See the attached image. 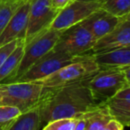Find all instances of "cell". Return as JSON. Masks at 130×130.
Returning a JSON list of instances; mask_svg holds the SVG:
<instances>
[{"instance_id":"6da1fadb","label":"cell","mask_w":130,"mask_h":130,"mask_svg":"<svg viewBox=\"0 0 130 130\" xmlns=\"http://www.w3.org/2000/svg\"><path fill=\"white\" fill-rule=\"evenodd\" d=\"M88 79L58 87H44L36 105L42 123L45 125L63 118H80L88 111L104 104L94 98L87 85Z\"/></svg>"},{"instance_id":"7a4b0ae2","label":"cell","mask_w":130,"mask_h":130,"mask_svg":"<svg viewBox=\"0 0 130 130\" xmlns=\"http://www.w3.org/2000/svg\"><path fill=\"white\" fill-rule=\"evenodd\" d=\"M44 86L37 82L0 83V104L18 107L22 112L36 108L42 98Z\"/></svg>"},{"instance_id":"3957f363","label":"cell","mask_w":130,"mask_h":130,"mask_svg":"<svg viewBox=\"0 0 130 130\" xmlns=\"http://www.w3.org/2000/svg\"><path fill=\"white\" fill-rule=\"evenodd\" d=\"M62 31L46 28L24 43V52L13 78L8 82H13L25 74L38 59L52 51L56 45Z\"/></svg>"},{"instance_id":"277c9868","label":"cell","mask_w":130,"mask_h":130,"mask_svg":"<svg viewBox=\"0 0 130 130\" xmlns=\"http://www.w3.org/2000/svg\"><path fill=\"white\" fill-rule=\"evenodd\" d=\"M99 70L92 55L87 54L80 60L69 64L54 74L34 82L40 83L44 87H58L84 80L93 76Z\"/></svg>"},{"instance_id":"5b68a950","label":"cell","mask_w":130,"mask_h":130,"mask_svg":"<svg viewBox=\"0 0 130 130\" xmlns=\"http://www.w3.org/2000/svg\"><path fill=\"white\" fill-rule=\"evenodd\" d=\"M87 85L96 101L106 104L128 84L123 70L104 69L88 79Z\"/></svg>"},{"instance_id":"8992f818","label":"cell","mask_w":130,"mask_h":130,"mask_svg":"<svg viewBox=\"0 0 130 130\" xmlns=\"http://www.w3.org/2000/svg\"><path fill=\"white\" fill-rule=\"evenodd\" d=\"M85 55L74 56L63 52L52 50L38 59L28 70L15 82H34L47 77L62 67L83 58Z\"/></svg>"},{"instance_id":"52a82bcc","label":"cell","mask_w":130,"mask_h":130,"mask_svg":"<svg viewBox=\"0 0 130 130\" xmlns=\"http://www.w3.org/2000/svg\"><path fill=\"white\" fill-rule=\"evenodd\" d=\"M96 40L82 23H77L61 32L52 50L74 56L89 54Z\"/></svg>"},{"instance_id":"ba28073f","label":"cell","mask_w":130,"mask_h":130,"mask_svg":"<svg viewBox=\"0 0 130 130\" xmlns=\"http://www.w3.org/2000/svg\"><path fill=\"white\" fill-rule=\"evenodd\" d=\"M102 7L101 1H80L74 0L70 5L60 10L49 28L63 31L74 25L80 23L91 13Z\"/></svg>"},{"instance_id":"9c48e42d","label":"cell","mask_w":130,"mask_h":130,"mask_svg":"<svg viewBox=\"0 0 130 130\" xmlns=\"http://www.w3.org/2000/svg\"><path fill=\"white\" fill-rule=\"evenodd\" d=\"M58 13L52 5V0H31L28 21L24 36V43L46 28Z\"/></svg>"},{"instance_id":"30bf717a","label":"cell","mask_w":130,"mask_h":130,"mask_svg":"<svg viewBox=\"0 0 130 130\" xmlns=\"http://www.w3.org/2000/svg\"><path fill=\"white\" fill-rule=\"evenodd\" d=\"M130 45V12L120 17L118 24L108 35L98 40L89 55L109 52Z\"/></svg>"},{"instance_id":"8fae6325","label":"cell","mask_w":130,"mask_h":130,"mask_svg":"<svg viewBox=\"0 0 130 130\" xmlns=\"http://www.w3.org/2000/svg\"><path fill=\"white\" fill-rule=\"evenodd\" d=\"M31 0H25L16 9L6 27L0 34V47L16 39H24Z\"/></svg>"},{"instance_id":"7c38bea8","label":"cell","mask_w":130,"mask_h":130,"mask_svg":"<svg viewBox=\"0 0 130 130\" xmlns=\"http://www.w3.org/2000/svg\"><path fill=\"white\" fill-rule=\"evenodd\" d=\"M120 18L109 13L102 8L91 13L89 17L80 21L82 25L92 34L95 39H101L108 35L118 24Z\"/></svg>"},{"instance_id":"4fadbf2b","label":"cell","mask_w":130,"mask_h":130,"mask_svg":"<svg viewBox=\"0 0 130 130\" xmlns=\"http://www.w3.org/2000/svg\"><path fill=\"white\" fill-rule=\"evenodd\" d=\"M100 70L124 69L130 67V45L92 55Z\"/></svg>"},{"instance_id":"5bb4252c","label":"cell","mask_w":130,"mask_h":130,"mask_svg":"<svg viewBox=\"0 0 130 130\" xmlns=\"http://www.w3.org/2000/svg\"><path fill=\"white\" fill-rule=\"evenodd\" d=\"M24 52V40L21 39L16 48L0 67V83L8 82L13 78Z\"/></svg>"},{"instance_id":"9a60e30c","label":"cell","mask_w":130,"mask_h":130,"mask_svg":"<svg viewBox=\"0 0 130 130\" xmlns=\"http://www.w3.org/2000/svg\"><path fill=\"white\" fill-rule=\"evenodd\" d=\"M82 116L87 121V130H104L112 119L106 104L88 111Z\"/></svg>"},{"instance_id":"2e32d148","label":"cell","mask_w":130,"mask_h":130,"mask_svg":"<svg viewBox=\"0 0 130 130\" xmlns=\"http://www.w3.org/2000/svg\"><path fill=\"white\" fill-rule=\"evenodd\" d=\"M42 120L37 108L22 112L8 130H40Z\"/></svg>"},{"instance_id":"e0dca14e","label":"cell","mask_w":130,"mask_h":130,"mask_svg":"<svg viewBox=\"0 0 130 130\" xmlns=\"http://www.w3.org/2000/svg\"><path fill=\"white\" fill-rule=\"evenodd\" d=\"M112 119H115L124 127H130V100L112 98L106 103Z\"/></svg>"},{"instance_id":"ac0fdd59","label":"cell","mask_w":130,"mask_h":130,"mask_svg":"<svg viewBox=\"0 0 130 130\" xmlns=\"http://www.w3.org/2000/svg\"><path fill=\"white\" fill-rule=\"evenodd\" d=\"M103 10L117 17H123L130 12V0H102Z\"/></svg>"},{"instance_id":"d6986e66","label":"cell","mask_w":130,"mask_h":130,"mask_svg":"<svg viewBox=\"0 0 130 130\" xmlns=\"http://www.w3.org/2000/svg\"><path fill=\"white\" fill-rule=\"evenodd\" d=\"M21 113L22 111L15 106L0 105V129L8 130Z\"/></svg>"},{"instance_id":"ffe728a7","label":"cell","mask_w":130,"mask_h":130,"mask_svg":"<svg viewBox=\"0 0 130 130\" xmlns=\"http://www.w3.org/2000/svg\"><path fill=\"white\" fill-rule=\"evenodd\" d=\"M21 3L16 0H0V34Z\"/></svg>"},{"instance_id":"44dd1931","label":"cell","mask_w":130,"mask_h":130,"mask_svg":"<svg viewBox=\"0 0 130 130\" xmlns=\"http://www.w3.org/2000/svg\"><path fill=\"white\" fill-rule=\"evenodd\" d=\"M78 118H63L45 124L42 130H74Z\"/></svg>"},{"instance_id":"7402d4cb","label":"cell","mask_w":130,"mask_h":130,"mask_svg":"<svg viewBox=\"0 0 130 130\" xmlns=\"http://www.w3.org/2000/svg\"><path fill=\"white\" fill-rule=\"evenodd\" d=\"M21 39H16L13 41L9 42L6 44H4L0 47V67L2 66V64L5 62V60L8 58V56L12 52V51L16 48V46L18 45V43H20Z\"/></svg>"},{"instance_id":"603a6c76","label":"cell","mask_w":130,"mask_h":130,"mask_svg":"<svg viewBox=\"0 0 130 130\" xmlns=\"http://www.w3.org/2000/svg\"><path fill=\"white\" fill-rule=\"evenodd\" d=\"M74 0H52V5L55 10L58 11L64 9L66 6L70 5Z\"/></svg>"},{"instance_id":"cb8c5ba5","label":"cell","mask_w":130,"mask_h":130,"mask_svg":"<svg viewBox=\"0 0 130 130\" xmlns=\"http://www.w3.org/2000/svg\"><path fill=\"white\" fill-rule=\"evenodd\" d=\"M104 130H124V126L115 119H111Z\"/></svg>"},{"instance_id":"d4e9b609","label":"cell","mask_w":130,"mask_h":130,"mask_svg":"<svg viewBox=\"0 0 130 130\" xmlns=\"http://www.w3.org/2000/svg\"><path fill=\"white\" fill-rule=\"evenodd\" d=\"M113 98L120 100H130V85L126 86L124 89H122Z\"/></svg>"},{"instance_id":"484cf974","label":"cell","mask_w":130,"mask_h":130,"mask_svg":"<svg viewBox=\"0 0 130 130\" xmlns=\"http://www.w3.org/2000/svg\"><path fill=\"white\" fill-rule=\"evenodd\" d=\"M86 127H87L86 119L83 116H80V118H78V120L76 122L75 126H74V130H86Z\"/></svg>"},{"instance_id":"4316f807","label":"cell","mask_w":130,"mask_h":130,"mask_svg":"<svg viewBox=\"0 0 130 130\" xmlns=\"http://www.w3.org/2000/svg\"><path fill=\"white\" fill-rule=\"evenodd\" d=\"M122 70H123V73H124V74H125V77H126V80H127V84L130 85V67L122 69Z\"/></svg>"},{"instance_id":"83f0119b","label":"cell","mask_w":130,"mask_h":130,"mask_svg":"<svg viewBox=\"0 0 130 130\" xmlns=\"http://www.w3.org/2000/svg\"><path fill=\"white\" fill-rule=\"evenodd\" d=\"M80 1H89V2H92V1H101V0H80Z\"/></svg>"},{"instance_id":"f1b7e54d","label":"cell","mask_w":130,"mask_h":130,"mask_svg":"<svg viewBox=\"0 0 130 130\" xmlns=\"http://www.w3.org/2000/svg\"><path fill=\"white\" fill-rule=\"evenodd\" d=\"M16 1H18V2H21H21L25 1V0H16Z\"/></svg>"},{"instance_id":"f546056e","label":"cell","mask_w":130,"mask_h":130,"mask_svg":"<svg viewBox=\"0 0 130 130\" xmlns=\"http://www.w3.org/2000/svg\"><path fill=\"white\" fill-rule=\"evenodd\" d=\"M0 130H2V129H0Z\"/></svg>"},{"instance_id":"4dcf8cb0","label":"cell","mask_w":130,"mask_h":130,"mask_svg":"<svg viewBox=\"0 0 130 130\" xmlns=\"http://www.w3.org/2000/svg\"><path fill=\"white\" fill-rule=\"evenodd\" d=\"M0 105H1V104H0Z\"/></svg>"},{"instance_id":"1f68e13d","label":"cell","mask_w":130,"mask_h":130,"mask_svg":"<svg viewBox=\"0 0 130 130\" xmlns=\"http://www.w3.org/2000/svg\"><path fill=\"white\" fill-rule=\"evenodd\" d=\"M86 130H87V129H86Z\"/></svg>"}]
</instances>
